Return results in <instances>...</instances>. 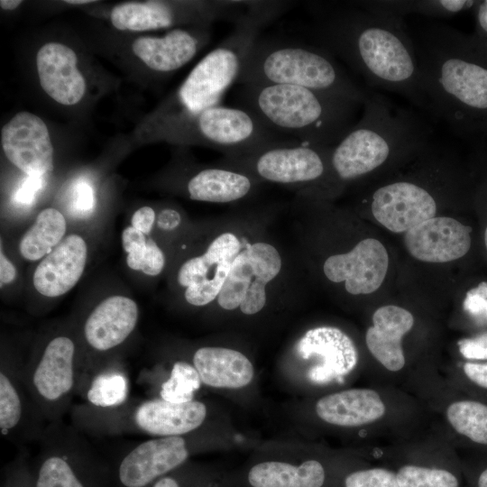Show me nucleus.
Wrapping results in <instances>:
<instances>
[{"label":"nucleus","mask_w":487,"mask_h":487,"mask_svg":"<svg viewBox=\"0 0 487 487\" xmlns=\"http://www.w3.org/2000/svg\"><path fill=\"white\" fill-rule=\"evenodd\" d=\"M317 46L344 60L372 87L394 92L427 111L415 44L403 20L357 2L329 5L313 28Z\"/></svg>","instance_id":"nucleus-1"},{"label":"nucleus","mask_w":487,"mask_h":487,"mask_svg":"<svg viewBox=\"0 0 487 487\" xmlns=\"http://www.w3.org/2000/svg\"><path fill=\"white\" fill-rule=\"evenodd\" d=\"M427 112L457 127L487 113V67L454 29L426 23L410 32Z\"/></svg>","instance_id":"nucleus-2"},{"label":"nucleus","mask_w":487,"mask_h":487,"mask_svg":"<svg viewBox=\"0 0 487 487\" xmlns=\"http://www.w3.org/2000/svg\"><path fill=\"white\" fill-rule=\"evenodd\" d=\"M430 135L416 113L369 91L361 118L332 146L330 179L354 181L394 161L418 155L428 146Z\"/></svg>","instance_id":"nucleus-3"},{"label":"nucleus","mask_w":487,"mask_h":487,"mask_svg":"<svg viewBox=\"0 0 487 487\" xmlns=\"http://www.w3.org/2000/svg\"><path fill=\"white\" fill-rule=\"evenodd\" d=\"M240 106L279 135L333 146L355 124L363 106L348 99L288 84L242 85Z\"/></svg>","instance_id":"nucleus-4"},{"label":"nucleus","mask_w":487,"mask_h":487,"mask_svg":"<svg viewBox=\"0 0 487 487\" xmlns=\"http://www.w3.org/2000/svg\"><path fill=\"white\" fill-rule=\"evenodd\" d=\"M236 84H288L351 100L361 106L368 96L317 45L257 40L242 65Z\"/></svg>","instance_id":"nucleus-5"},{"label":"nucleus","mask_w":487,"mask_h":487,"mask_svg":"<svg viewBox=\"0 0 487 487\" xmlns=\"http://www.w3.org/2000/svg\"><path fill=\"white\" fill-rule=\"evenodd\" d=\"M280 1H248L231 33L190 71L177 92L186 115H197L220 105L225 91L236 83L242 65L264 25L285 10Z\"/></svg>","instance_id":"nucleus-6"},{"label":"nucleus","mask_w":487,"mask_h":487,"mask_svg":"<svg viewBox=\"0 0 487 487\" xmlns=\"http://www.w3.org/2000/svg\"><path fill=\"white\" fill-rule=\"evenodd\" d=\"M72 425L84 434L119 436L142 434L152 437L185 436L205 422L206 405L198 400L174 403L159 398L129 400L121 407L102 409L84 403L70 409Z\"/></svg>","instance_id":"nucleus-7"},{"label":"nucleus","mask_w":487,"mask_h":487,"mask_svg":"<svg viewBox=\"0 0 487 487\" xmlns=\"http://www.w3.org/2000/svg\"><path fill=\"white\" fill-rule=\"evenodd\" d=\"M85 435L63 421L48 424L30 461L34 487H110L112 464Z\"/></svg>","instance_id":"nucleus-8"},{"label":"nucleus","mask_w":487,"mask_h":487,"mask_svg":"<svg viewBox=\"0 0 487 487\" xmlns=\"http://www.w3.org/2000/svg\"><path fill=\"white\" fill-rule=\"evenodd\" d=\"M83 371L82 351L67 333L46 338L23 364L26 387L49 424L63 421L72 408Z\"/></svg>","instance_id":"nucleus-9"},{"label":"nucleus","mask_w":487,"mask_h":487,"mask_svg":"<svg viewBox=\"0 0 487 487\" xmlns=\"http://www.w3.org/2000/svg\"><path fill=\"white\" fill-rule=\"evenodd\" d=\"M332 146L283 139L252 152L225 157L220 164L244 170L261 181L310 188L331 178Z\"/></svg>","instance_id":"nucleus-10"},{"label":"nucleus","mask_w":487,"mask_h":487,"mask_svg":"<svg viewBox=\"0 0 487 487\" xmlns=\"http://www.w3.org/2000/svg\"><path fill=\"white\" fill-rule=\"evenodd\" d=\"M282 266L275 245L266 241H244L216 299L218 306L228 311L239 309L248 316L259 313L266 306L269 288Z\"/></svg>","instance_id":"nucleus-11"},{"label":"nucleus","mask_w":487,"mask_h":487,"mask_svg":"<svg viewBox=\"0 0 487 487\" xmlns=\"http://www.w3.org/2000/svg\"><path fill=\"white\" fill-rule=\"evenodd\" d=\"M138 319L139 308L133 299L111 295L102 299L81 326L83 372L108 363L106 356L131 336Z\"/></svg>","instance_id":"nucleus-12"},{"label":"nucleus","mask_w":487,"mask_h":487,"mask_svg":"<svg viewBox=\"0 0 487 487\" xmlns=\"http://www.w3.org/2000/svg\"><path fill=\"white\" fill-rule=\"evenodd\" d=\"M244 242L233 231L220 232L202 253L179 266L177 281L184 289L183 296L189 305L204 307L216 299Z\"/></svg>","instance_id":"nucleus-13"},{"label":"nucleus","mask_w":487,"mask_h":487,"mask_svg":"<svg viewBox=\"0 0 487 487\" xmlns=\"http://www.w3.org/2000/svg\"><path fill=\"white\" fill-rule=\"evenodd\" d=\"M23 364L2 357L0 368L1 435L18 446L39 442L49 424L26 387Z\"/></svg>","instance_id":"nucleus-14"},{"label":"nucleus","mask_w":487,"mask_h":487,"mask_svg":"<svg viewBox=\"0 0 487 487\" xmlns=\"http://www.w3.org/2000/svg\"><path fill=\"white\" fill-rule=\"evenodd\" d=\"M374 218L393 233H406L436 216L437 201L425 184L397 179L377 188L371 197Z\"/></svg>","instance_id":"nucleus-15"},{"label":"nucleus","mask_w":487,"mask_h":487,"mask_svg":"<svg viewBox=\"0 0 487 487\" xmlns=\"http://www.w3.org/2000/svg\"><path fill=\"white\" fill-rule=\"evenodd\" d=\"M3 151L27 176L44 177L53 168V146L47 125L26 111L17 113L1 130Z\"/></svg>","instance_id":"nucleus-16"},{"label":"nucleus","mask_w":487,"mask_h":487,"mask_svg":"<svg viewBox=\"0 0 487 487\" xmlns=\"http://www.w3.org/2000/svg\"><path fill=\"white\" fill-rule=\"evenodd\" d=\"M389 267V255L377 239L366 238L350 251L328 256L323 264L326 279L334 283L344 282L352 295H365L382 284Z\"/></svg>","instance_id":"nucleus-17"},{"label":"nucleus","mask_w":487,"mask_h":487,"mask_svg":"<svg viewBox=\"0 0 487 487\" xmlns=\"http://www.w3.org/2000/svg\"><path fill=\"white\" fill-rule=\"evenodd\" d=\"M472 227L448 216H434L407 231L404 243L417 260L443 263L464 256L471 247Z\"/></svg>","instance_id":"nucleus-18"},{"label":"nucleus","mask_w":487,"mask_h":487,"mask_svg":"<svg viewBox=\"0 0 487 487\" xmlns=\"http://www.w3.org/2000/svg\"><path fill=\"white\" fill-rule=\"evenodd\" d=\"M304 360L314 355L320 363L309 369L308 376L315 383H326L351 372L357 364L358 354L352 339L335 326H318L308 330L296 345Z\"/></svg>","instance_id":"nucleus-19"},{"label":"nucleus","mask_w":487,"mask_h":487,"mask_svg":"<svg viewBox=\"0 0 487 487\" xmlns=\"http://www.w3.org/2000/svg\"><path fill=\"white\" fill-rule=\"evenodd\" d=\"M87 259V246L78 234L65 237L37 265L32 283L38 293L58 298L69 292L81 278Z\"/></svg>","instance_id":"nucleus-20"},{"label":"nucleus","mask_w":487,"mask_h":487,"mask_svg":"<svg viewBox=\"0 0 487 487\" xmlns=\"http://www.w3.org/2000/svg\"><path fill=\"white\" fill-rule=\"evenodd\" d=\"M77 64L74 51L60 42H48L37 52L36 67L41 87L61 105H76L85 95L86 81Z\"/></svg>","instance_id":"nucleus-21"},{"label":"nucleus","mask_w":487,"mask_h":487,"mask_svg":"<svg viewBox=\"0 0 487 487\" xmlns=\"http://www.w3.org/2000/svg\"><path fill=\"white\" fill-rule=\"evenodd\" d=\"M207 41V32L174 29L161 37L144 36L133 43V51L149 69L170 73L191 60Z\"/></svg>","instance_id":"nucleus-22"},{"label":"nucleus","mask_w":487,"mask_h":487,"mask_svg":"<svg viewBox=\"0 0 487 487\" xmlns=\"http://www.w3.org/2000/svg\"><path fill=\"white\" fill-rule=\"evenodd\" d=\"M413 325L412 314L398 306H383L373 313L365 342L372 356L387 370L398 372L404 367L401 340Z\"/></svg>","instance_id":"nucleus-23"},{"label":"nucleus","mask_w":487,"mask_h":487,"mask_svg":"<svg viewBox=\"0 0 487 487\" xmlns=\"http://www.w3.org/2000/svg\"><path fill=\"white\" fill-rule=\"evenodd\" d=\"M262 181L237 168L220 164L190 175L186 191L190 199L209 203H232L250 197Z\"/></svg>","instance_id":"nucleus-24"},{"label":"nucleus","mask_w":487,"mask_h":487,"mask_svg":"<svg viewBox=\"0 0 487 487\" xmlns=\"http://www.w3.org/2000/svg\"><path fill=\"white\" fill-rule=\"evenodd\" d=\"M316 412L326 423L359 427L381 418L385 405L375 391L351 389L321 398L316 404Z\"/></svg>","instance_id":"nucleus-25"},{"label":"nucleus","mask_w":487,"mask_h":487,"mask_svg":"<svg viewBox=\"0 0 487 487\" xmlns=\"http://www.w3.org/2000/svg\"><path fill=\"white\" fill-rule=\"evenodd\" d=\"M202 383L214 388L238 389L254 374L251 361L241 352L219 346H203L192 357Z\"/></svg>","instance_id":"nucleus-26"},{"label":"nucleus","mask_w":487,"mask_h":487,"mask_svg":"<svg viewBox=\"0 0 487 487\" xmlns=\"http://www.w3.org/2000/svg\"><path fill=\"white\" fill-rule=\"evenodd\" d=\"M130 380L118 361H110L93 370L82 372L77 396L90 407L110 409L129 401Z\"/></svg>","instance_id":"nucleus-27"},{"label":"nucleus","mask_w":487,"mask_h":487,"mask_svg":"<svg viewBox=\"0 0 487 487\" xmlns=\"http://www.w3.org/2000/svg\"><path fill=\"white\" fill-rule=\"evenodd\" d=\"M326 472L316 459L299 464L286 461H262L250 467L245 475L248 487H325Z\"/></svg>","instance_id":"nucleus-28"},{"label":"nucleus","mask_w":487,"mask_h":487,"mask_svg":"<svg viewBox=\"0 0 487 487\" xmlns=\"http://www.w3.org/2000/svg\"><path fill=\"white\" fill-rule=\"evenodd\" d=\"M178 14L179 9L171 3L129 2L113 8L111 22L121 31L142 32L168 28L177 22Z\"/></svg>","instance_id":"nucleus-29"},{"label":"nucleus","mask_w":487,"mask_h":487,"mask_svg":"<svg viewBox=\"0 0 487 487\" xmlns=\"http://www.w3.org/2000/svg\"><path fill=\"white\" fill-rule=\"evenodd\" d=\"M66 230L61 212L53 207L41 210L19 242L20 254L27 261L44 258L64 239Z\"/></svg>","instance_id":"nucleus-30"},{"label":"nucleus","mask_w":487,"mask_h":487,"mask_svg":"<svg viewBox=\"0 0 487 487\" xmlns=\"http://www.w3.org/2000/svg\"><path fill=\"white\" fill-rule=\"evenodd\" d=\"M364 7L394 19L403 20L409 14L447 18L473 5L466 0H392L359 1Z\"/></svg>","instance_id":"nucleus-31"},{"label":"nucleus","mask_w":487,"mask_h":487,"mask_svg":"<svg viewBox=\"0 0 487 487\" xmlns=\"http://www.w3.org/2000/svg\"><path fill=\"white\" fill-rule=\"evenodd\" d=\"M121 240L126 253V264L130 269L152 277L161 273L165 266V255L152 237L130 225L123 230Z\"/></svg>","instance_id":"nucleus-32"},{"label":"nucleus","mask_w":487,"mask_h":487,"mask_svg":"<svg viewBox=\"0 0 487 487\" xmlns=\"http://www.w3.org/2000/svg\"><path fill=\"white\" fill-rule=\"evenodd\" d=\"M452 427L471 441L487 446V405L471 400L455 401L446 409Z\"/></svg>","instance_id":"nucleus-33"},{"label":"nucleus","mask_w":487,"mask_h":487,"mask_svg":"<svg viewBox=\"0 0 487 487\" xmlns=\"http://www.w3.org/2000/svg\"><path fill=\"white\" fill-rule=\"evenodd\" d=\"M201 383L195 366L179 360L172 364L168 377L161 381L156 398L174 403L192 401Z\"/></svg>","instance_id":"nucleus-34"},{"label":"nucleus","mask_w":487,"mask_h":487,"mask_svg":"<svg viewBox=\"0 0 487 487\" xmlns=\"http://www.w3.org/2000/svg\"><path fill=\"white\" fill-rule=\"evenodd\" d=\"M396 477L400 487H459L455 474L442 468L406 464Z\"/></svg>","instance_id":"nucleus-35"},{"label":"nucleus","mask_w":487,"mask_h":487,"mask_svg":"<svg viewBox=\"0 0 487 487\" xmlns=\"http://www.w3.org/2000/svg\"><path fill=\"white\" fill-rule=\"evenodd\" d=\"M344 487H400L396 473L384 468L354 471L344 479Z\"/></svg>","instance_id":"nucleus-36"},{"label":"nucleus","mask_w":487,"mask_h":487,"mask_svg":"<svg viewBox=\"0 0 487 487\" xmlns=\"http://www.w3.org/2000/svg\"><path fill=\"white\" fill-rule=\"evenodd\" d=\"M1 487H34L30 460L24 450L3 468Z\"/></svg>","instance_id":"nucleus-37"},{"label":"nucleus","mask_w":487,"mask_h":487,"mask_svg":"<svg viewBox=\"0 0 487 487\" xmlns=\"http://www.w3.org/2000/svg\"><path fill=\"white\" fill-rule=\"evenodd\" d=\"M187 463L155 481L150 487H215L201 479V474L188 470Z\"/></svg>","instance_id":"nucleus-38"},{"label":"nucleus","mask_w":487,"mask_h":487,"mask_svg":"<svg viewBox=\"0 0 487 487\" xmlns=\"http://www.w3.org/2000/svg\"><path fill=\"white\" fill-rule=\"evenodd\" d=\"M464 308L472 317L487 320V282L482 281L467 291Z\"/></svg>","instance_id":"nucleus-39"},{"label":"nucleus","mask_w":487,"mask_h":487,"mask_svg":"<svg viewBox=\"0 0 487 487\" xmlns=\"http://www.w3.org/2000/svg\"><path fill=\"white\" fill-rule=\"evenodd\" d=\"M461 354L469 360H487V333L458 342Z\"/></svg>","instance_id":"nucleus-40"},{"label":"nucleus","mask_w":487,"mask_h":487,"mask_svg":"<svg viewBox=\"0 0 487 487\" xmlns=\"http://www.w3.org/2000/svg\"><path fill=\"white\" fill-rule=\"evenodd\" d=\"M156 214L152 207L144 206L138 208L132 216L131 225L142 234L149 235L154 223Z\"/></svg>","instance_id":"nucleus-41"},{"label":"nucleus","mask_w":487,"mask_h":487,"mask_svg":"<svg viewBox=\"0 0 487 487\" xmlns=\"http://www.w3.org/2000/svg\"><path fill=\"white\" fill-rule=\"evenodd\" d=\"M43 178L39 176H27L18 188L15 199L22 204H31L35 195L43 185Z\"/></svg>","instance_id":"nucleus-42"},{"label":"nucleus","mask_w":487,"mask_h":487,"mask_svg":"<svg viewBox=\"0 0 487 487\" xmlns=\"http://www.w3.org/2000/svg\"><path fill=\"white\" fill-rule=\"evenodd\" d=\"M74 206L81 212H89L93 208L94 192L87 182L80 181L75 186Z\"/></svg>","instance_id":"nucleus-43"},{"label":"nucleus","mask_w":487,"mask_h":487,"mask_svg":"<svg viewBox=\"0 0 487 487\" xmlns=\"http://www.w3.org/2000/svg\"><path fill=\"white\" fill-rule=\"evenodd\" d=\"M463 370L471 381L487 389V363L466 362L463 365Z\"/></svg>","instance_id":"nucleus-44"},{"label":"nucleus","mask_w":487,"mask_h":487,"mask_svg":"<svg viewBox=\"0 0 487 487\" xmlns=\"http://www.w3.org/2000/svg\"><path fill=\"white\" fill-rule=\"evenodd\" d=\"M181 223V216L174 208H163L156 216V225L162 231H173L179 227Z\"/></svg>","instance_id":"nucleus-45"},{"label":"nucleus","mask_w":487,"mask_h":487,"mask_svg":"<svg viewBox=\"0 0 487 487\" xmlns=\"http://www.w3.org/2000/svg\"><path fill=\"white\" fill-rule=\"evenodd\" d=\"M16 269L14 265L8 260V258L1 250L0 253V280L1 286L4 284H9L13 282L16 278Z\"/></svg>","instance_id":"nucleus-46"},{"label":"nucleus","mask_w":487,"mask_h":487,"mask_svg":"<svg viewBox=\"0 0 487 487\" xmlns=\"http://www.w3.org/2000/svg\"><path fill=\"white\" fill-rule=\"evenodd\" d=\"M477 20L480 28L487 33V1L480 4L477 12Z\"/></svg>","instance_id":"nucleus-47"},{"label":"nucleus","mask_w":487,"mask_h":487,"mask_svg":"<svg viewBox=\"0 0 487 487\" xmlns=\"http://www.w3.org/2000/svg\"><path fill=\"white\" fill-rule=\"evenodd\" d=\"M22 4L20 0H1L0 6L5 10H14Z\"/></svg>","instance_id":"nucleus-48"},{"label":"nucleus","mask_w":487,"mask_h":487,"mask_svg":"<svg viewBox=\"0 0 487 487\" xmlns=\"http://www.w3.org/2000/svg\"><path fill=\"white\" fill-rule=\"evenodd\" d=\"M477 484L478 487H487V468L481 473Z\"/></svg>","instance_id":"nucleus-49"},{"label":"nucleus","mask_w":487,"mask_h":487,"mask_svg":"<svg viewBox=\"0 0 487 487\" xmlns=\"http://www.w3.org/2000/svg\"><path fill=\"white\" fill-rule=\"evenodd\" d=\"M65 2L70 5H84V4L93 3L94 1L92 0H68Z\"/></svg>","instance_id":"nucleus-50"},{"label":"nucleus","mask_w":487,"mask_h":487,"mask_svg":"<svg viewBox=\"0 0 487 487\" xmlns=\"http://www.w3.org/2000/svg\"><path fill=\"white\" fill-rule=\"evenodd\" d=\"M484 244H485V247H486V251H487V226H486L485 231H484Z\"/></svg>","instance_id":"nucleus-51"}]
</instances>
